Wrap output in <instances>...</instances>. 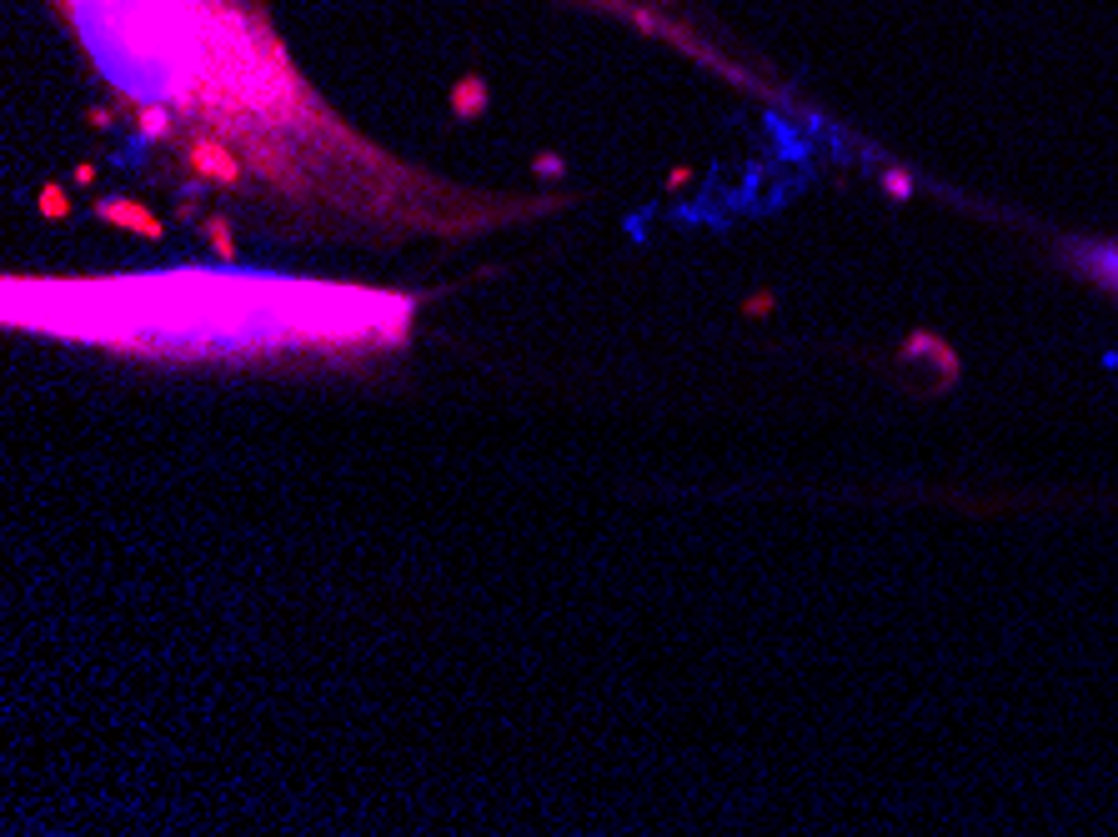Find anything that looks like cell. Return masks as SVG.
Listing matches in <instances>:
<instances>
[{"mask_svg":"<svg viewBox=\"0 0 1118 837\" xmlns=\"http://www.w3.org/2000/svg\"><path fill=\"white\" fill-rule=\"evenodd\" d=\"M191 171L206 176V181H216V186H236L241 181V161L221 141H196L191 146Z\"/></svg>","mask_w":1118,"mask_h":837,"instance_id":"6da1fadb","label":"cell"},{"mask_svg":"<svg viewBox=\"0 0 1118 837\" xmlns=\"http://www.w3.org/2000/svg\"><path fill=\"white\" fill-rule=\"evenodd\" d=\"M96 216L101 221H111V226H121V231H136V236H146V241H156L166 226H161V216H151L146 206H136V201H126V196H111V201H96Z\"/></svg>","mask_w":1118,"mask_h":837,"instance_id":"7a4b0ae2","label":"cell"},{"mask_svg":"<svg viewBox=\"0 0 1118 837\" xmlns=\"http://www.w3.org/2000/svg\"><path fill=\"white\" fill-rule=\"evenodd\" d=\"M903 361H933L943 386L958 381V356H953V346H948L943 336H933V331H913V336L903 341Z\"/></svg>","mask_w":1118,"mask_h":837,"instance_id":"3957f363","label":"cell"},{"mask_svg":"<svg viewBox=\"0 0 1118 837\" xmlns=\"http://www.w3.org/2000/svg\"><path fill=\"white\" fill-rule=\"evenodd\" d=\"M452 111H457L462 121H472V116H482V111H487V86H482V76L457 81V91H452Z\"/></svg>","mask_w":1118,"mask_h":837,"instance_id":"277c9868","label":"cell"},{"mask_svg":"<svg viewBox=\"0 0 1118 837\" xmlns=\"http://www.w3.org/2000/svg\"><path fill=\"white\" fill-rule=\"evenodd\" d=\"M136 126H141V136H166V131H171V111L146 101V106L136 111Z\"/></svg>","mask_w":1118,"mask_h":837,"instance_id":"5b68a950","label":"cell"},{"mask_svg":"<svg viewBox=\"0 0 1118 837\" xmlns=\"http://www.w3.org/2000/svg\"><path fill=\"white\" fill-rule=\"evenodd\" d=\"M36 206H41V216H46V221H61V216H71V196H66V186H46Z\"/></svg>","mask_w":1118,"mask_h":837,"instance_id":"8992f818","label":"cell"},{"mask_svg":"<svg viewBox=\"0 0 1118 837\" xmlns=\"http://www.w3.org/2000/svg\"><path fill=\"white\" fill-rule=\"evenodd\" d=\"M206 231H211V246H216V256H221V261H236V241H231L226 221H221V216H211V221H206Z\"/></svg>","mask_w":1118,"mask_h":837,"instance_id":"52a82bcc","label":"cell"},{"mask_svg":"<svg viewBox=\"0 0 1118 837\" xmlns=\"http://www.w3.org/2000/svg\"><path fill=\"white\" fill-rule=\"evenodd\" d=\"M773 306H778V296H773V291H758V296L742 301V316H758V321H763V316H773Z\"/></svg>","mask_w":1118,"mask_h":837,"instance_id":"ba28073f","label":"cell"},{"mask_svg":"<svg viewBox=\"0 0 1118 837\" xmlns=\"http://www.w3.org/2000/svg\"><path fill=\"white\" fill-rule=\"evenodd\" d=\"M883 191H888L893 201H908V196H913V181H908L903 171H883Z\"/></svg>","mask_w":1118,"mask_h":837,"instance_id":"9c48e42d","label":"cell"},{"mask_svg":"<svg viewBox=\"0 0 1118 837\" xmlns=\"http://www.w3.org/2000/svg\"><path fill=\"white\" fill-rule=\"evenodd\" d=\"M532 171H537V176H562V156H537Z\"/></svg>","mask_w":1118,"mask_h":837,"instance_id":"30bf717a","label":"cell"},{"mask_svg":"<svg viewBox=\"0 0 1118 837\" xmlns=\"http://www.w3.org/2000/svg\"><path fill=\"white\" fill-rule=\"evenodd\" d=\"M96 181V166H76V186H91Z\"/></svg>","mask_w":1118,"mask_h":837,"instance_id":"8fae6325","label":"cell"}]
</instances>
